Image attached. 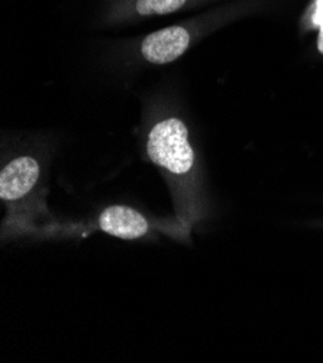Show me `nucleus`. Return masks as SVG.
<instances>
[{
  "label": "nucleus",
  "mask_w": 323,
  "mask_h": 363,
  "mask_svg": "<svg viewBox=\"0 0 323 363\" xmlns=\"http://www.w3.org/2000/svg\"><path fill=\"white\" fill-rule=\"evenodd\" d=\"M151 161L175 177L190 174L195 164V152L189 143L186 125L175 118L157 123L147 142Z\"/></svg>",
  "instance_id": "nucleus-1"
},
{
  "label": "nucleus",
  "mask_w": 323,
  "mask_h": 363,
  "mask_svg": "<svg viewBox=\"0 0 323 363\" xmlns=\"http://www.w3.org/2000/svg\"><path fill=\"white\" fill-rule=\"evenodd\" d=\"M40 178V164L32 157H19L0 172V199L16 203L32 193Z\"/></svg>",
  "instance_id": "nucleus-2"
},
{
  "label": "nucleus",
  "mask_w": 323,
  "mask_h": 363,
  "mask_svg": "<svg viewBox=\"0 0 323 363\" xmlns=\"http://www.w3.org/2000/svg\"><path fill=\"white\" fill-rule=\"evenodd\" d=\"M186 0H138L136 11L139 15H165L180 9Z\"/></svg>",
  "instance_id": "nucleus-5"
},
{
  "label": "nucleus",
  "mask_w": 323,
  "mask_h": 363,
  "mask_svg": "<svg viewBox=\"0 0 323 363\" xmlns=\"http://www.w3.org/2000/svg\"><path fill=\"white\" fill-rule=\"evenodd\" d=\"M190 44V35L183 26H170L148 35L142 43L143 58L153 64H168L182 57Z\"/></svg>",
  "instance_id": "nucleus-3"
},
{
  "label": "nucleus",
  "mask_w": 323,
  "mask_h": 363,
  "mask_svg": "<svg viewBox=\"0 0 323 363\" xmlns=\"http://www.w3.org/2000/svg\"><path fill=\"white\" fill-rule=\"evenodd\" d=\"M99 225L104 233L124 240L139 239L150 230L147 217L128 206L107 207L99 217Z\"/></svg>",
  "instance_id": "nucleus-4"
},
{
  "label": "nucleus",
  "mask_w": 323,
  "mask_h": 363,
  "mask_svg": "<svg viewBox=\"0 0 323 363\" xmlns=\"http://www.w3.org/2000/svg\"><path fill=\"white\" fill-rule=\"evenodd\" d=\"M319 51L323 54V30L319 35Z\"/></svg>",
  "instance_id": "nucleus-6"
}]
</instances>
